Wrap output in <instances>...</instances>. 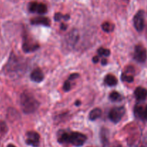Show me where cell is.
Returning <instances> with one entry per match:
<instances>
[{
	"instance_id": "6da1fadb",
	"label": "cell",
	"mask_w": 147,
	"mask_h": 147,
	"mask_svg": "<svg viewBox=\"0 0 147 147\" xmlns=\"http://www.w3.org/2000/svg\"><path fill=\"white\" fill-rule=\"evenodd\" d=\"M58 142L60 144H67L75 146H81L87 140L86 135L79 132H63L58 136Z\"/></svg>"
},
{
	"instance_id": "7a4b0ae2",
	"label": "cell",
	"mask_w": 147,
	"mask_h": 147,
	"mask_svg": "<svg viewBox=\"0 0 147 147\" xmlns=\"http://www.w3.org/2000/svg\"><path fill=\"white\" fill-rule=\"evenodd\" d=\"M20 106L24 113L30 114L37 110L40 103L32 94L27 91H24L20 96Z\"/></svg>"
},
{
	"instance_id": "3957f363",
	"label": "cell",
	"mask_w": 147,
	"mask_h": 147,
	"mask_svg": "<svg viewBox=\"0 0 147 147\" xmlns=\"http://www.w3.org/2000/svg\"><path fill=\"white\" fill-rule=\"evenodd\" d=\"M25 67L26 63L22 59L11 54L6 65V70L9 75L17 76V75L20 76L24 73L26 69Z\"/></svg>"
},
{
	"instance_id": "277c9868",
	"label": "cell",
	"mask_w": 147,
	"mask_h": 147,
	"mask_svg": "<svg viewBox=\"0 0 147 147\" xmlns=\"http://www.w3.org/2000/svg\"><path fill=\"white\" fill-rule=\"evenodd\" d=\"M125 110L123 106H120V107H115L110 111L109 113V119L113 123H117L121 120L123 116H124Z\"/></svg>"
},
{
	"instance_id": "5b68a950",
	"label": "cell",
	"mask_w": 147,
	"mask_h": 147,
	"mask_svg": "<svg viewBox=\"0 0 147 147\" xmlns=\"http://www.w3.org/2000/svg\"><path fill=\"white\" fill-rule=\"evenodd\" d=\"M39 47H40V45L27 35L23 37L22 50L24 53H32V52L36 51Z\"/></svg>"
},
{
	"instance_id": "8992f818",
	"label": "cell",
	"mask_w": 147,
	"mask_h": 147,
	"mask_svg": "<svg viewBox=\"0 0 147 147\" xmlns=\"http://www.w3.org/2000/svg\"><path fill=\"white\" fill-rule=\"evenodd\" d=\"M79 40V32L76 29H73L70 32H69L68 34L65 36V45L67 47L73 48Z\"/></svg>"
},
{
	"instance_id": "52a82bcc",
	"label": "cell",
	"mask_w": 147,
	"mask_h": 147,
	"mask_svg": "<svg viewBox=\"0 0 147 147\" xmlns=\"http://www.w3.org/2000/svg\"><path fill=\"white\" fill-rule=\"evenodd\" d=\"M134 59L139 63H144L146 60V50L142 45H137L135 47Z\"/></svg>"
},
{
	"instance_id": "ba28073f",
	"label": "cell",
	"mask_w": 147,
	"mask_h": 147,
	"mask_svg": "<svg viewBox=\"0 0 147 147\" xmlns=\"http://www.w3.org/2000/svg\"><path fill=\"white\" fill-rule=\"evenodd\" d=\"M134 24L138 32L143 30L144 27V12L143 10H140L134 17Z\"/></svg>"
},
{
	"instance_id": "9c48e42d",
	"label": "cell",
	"mask_w": 147,
	"mask_h": 147,
	"mask_svg": "<svg viewBox=\"0 0 147 147\" xmlns=\"http://www.w3.org/2000/svg\"><path fill=\"white\" fill-rule=\"evenodd\" d=\"M28 8L30 12L37 13L40 14H45L47 11V7L45 4L42 3L35 2V1L30 3Z\"/></svg>"
},
{
	"instance_id": "30bf717a",
	"label": "cell",
	"mask_w": 147,
	"mask_h": 147,
	"mask_svg": "<svg viewBox=\"0 0 147 147\" xmlns=\"http://www.w3.org/2000/svg\"><path fill=\"white\" fill-rule=\"evenodd\" d=\"M26 144L33 147H37L40 144V135L35 131H28L27 133Z\"/></svg>"
},
{
	"instance_id": "8fae6325",
	"label": "cell",
	"mask_w": 147,
	"mask_h": 147,
	"mask_svg": "<svg viewBox=\"0 0 147 147\" xmlns=\"http://www.w3.org/2000/svg\"><path fill=\"white\" fill-rule=\"evenodd\" d=\"M30 78L35 83H40L44 80V74L42 70L39 67L35 68L30 75Z\"/></svg>"
},
{
	"instance_id": "7c38bea8",
	"label": "cell",
	"mask_w": 147,
	"mask_h": 147,
	"mask_svg": "<svg viewBox=\"0 0 147 147\" xmlns=\"http://www.w3.org/2000/svg\"><path fill=\"white\" fill-rule=\"evenodd\" d=\"M31 24L34 25H44L46 27H50L51 22L47 17H37L31 20Z\"/></svg>"
},
{
	"instance_id": "4fadbf2b",
	"label": "cell",
	"mask_w": 147,
	"mask_h": 147,
	"mask_svg": "<svg viewBox=\"0 0 147 147\" xmlns=\"http://www.w3.org/2000/svg\"><path fill=\"white\" fill-rule=\"evenodd\" d=\"M134 95L138 100H144L147 97V90L142 87H138L135 90Z\"/></svg>"
},
{
	"instance_id": "5bb4252c",
	"label": "cell",
	"mask_w": 147,
	"mask_h": 147,
	"mask_svg": "<svg viewBox=\"0 0 147 147\" xmlns=\"http://www.w3.org/2000/svg\"><path fill=\"white\" fill-rule=\"evenodd\" d=\"M104 82L107 86H114L118 83V80L114 76L111 74H109L105 77Z\"/></svg>"
},
{
	"instance_id": "9a60e30c",
	"label": "cell",
	"mask_w": 147,
	"mask_h": 147,
	"mask_svg": "<svg viewBox=\"0 0 147 147\" xmlns=\"http://www.w3.org/2000/svg\"><path fill=\"white\" fill-rule=\"evenodd\" d=\"M102 115V111L100 109L98 108H96V109H93L89 113V119L90 121H95L100 118Z\"/></svg>"
},
{
	"instance_id": "2e32d148",
	"label": "cell",
	"mask_w": 147,
	"mask_h": 147,
	"mask_svg": "<svg viewBox=\"0 0 147 147\" xmlns=\"http://www.w3.org/2000/svg\"><path fill=\"white\" fill-rule=\"evenodd\" d=\"M144 111L145 109L140 105H136L134 108V113L135 116L139 119L144 120Z\"/></svg>"
},
{
	"instance_id": "e0dca14e",
	"label": "cell",
	"mask_w": 147,
	"mask_h": 147,
	"mask_svg": "<svg viewBox=\"0 0 147 147\" xmlns=\"http://www.w3.org/2000/svg\"><path fill=\"white\" fill-rule=\"evenodd\" d=\"M134 72H131L128 69L125 73H123L121 76V79L123 81H126L127 83H132L134 81V76L130 73H133Z\"/></svg>"
},
{
	"instance_id": "ac0fdd59",
	"label": "cell",
	"mask_w": 147,
	"mask_h": 147,
	"mask_svg": "<svg viewBox=\"0 0 147 147\" xmlns=\"http://www.w3.org/2000/svg\"><path fill=\"white\" fill-rule=\"evenodd\" d=\"M102 30L104 32L108 33L112 32L114 30V25L113 24H111L110 22H103L101 25Z\"/></svg>"
},
{
	"instance_id": "d6986e66",
	"label": "cell",
	"mask_w": 147,
	"mask_h": 147,
	"mask_svg": "<svg viewBox=\"0 0 147 147\" xmlns=\"http://www.w3.org/2000/svg\"><path fill=\"white\" fill-rule=\"evenodd\" d=\"M109 98H110V100L113 102L120 101V100H122V96H121L120 93H118V92L113 91L110 94Z\"/></svg>"
},
{
	"instance_id": "ffe728a7",
	"label": "cell",
	"mask_w": 147,
	"mask_h": 147,
	"mask_svg": "<svg viewBox=\"0 0 147 147\" xmlns=\"http://www.w3.org/2000/svg\"><path fill=\"white\" fill-rule=\"evenodd\" d=\"M70 19V15L68 14H63L62 13L60 12H57L55 14V17H54V20H55L56 22H60V20H64L65 21H67V20Z\"/></svg>"
},
{
	"instance_id": "44dd1931",
	"label": "cell",
	"mask_w": 147,
	"mask_h": 147,
	"mask_svg": "<svg viewBox=\"0 0 147 147\" xmlns=\"http://www.w3.org/2000/svg\"><path fill=\"white\" fill-rule=\"evenodd\" d=\"M98 54L100 56H104V57H108L110 55L111 51L109 49H105L103 47H100L98 50Z\"/></svg>"
},
{
	"instance_id": "7402d4cb",
	"label": "cell",
	"mask_w": 147,
	"mask_h": 147,
	"mask_svg": "<svg viewBox=\"0 0 147 147\" xmlns=\"http://www.w3.org/2000/svg\"><path fill=\"white\" fill-rule=\"evenodd\" d=\"M63 88L65 92L69 91V90H70V88H71V85H70V80H67L65 82L64 85H63Z\"/></svg>"
},
{
	"instance_id": "603a6c76",
	"label": "cell",
	"mask_w": 147,
	"mask_h": 147,
	"mask_svg": "<svg viewBox=\"0 0 147 147\" xmlns=\"http://www.w3.org/2000/svg\"><path fill=\"white\" fill-rule=\"evenodd\" d=\"M79 77V74L78 73H73V74L70 75L68 78V80H76Z\"/></svg>"
},
{
	"instance_id": "cb8c5ba5",
	"label": "cell",
	"mask_w": 147,
	"mask_h": 147,
	"mask_svg": "<svg viewBox=\"0 0 147 147\" xmlns=\"http://www.w3.org/2000/svg\"><path fill=\"white\" fill-rule=\"evenodd\" d=\"M98 61H99V57H98V56H95V57H93V62L94 63H98Z\"/></svg>"
},
{
	"instance_id": "d4e9b609",
	"label": "cell",
	"mask_w": 147,
	"mask_h": 147,
	"mask_svg": "<svg viewBox=\"0 0 147 147\" xmlns=\"http://www.w3.org/2000/svg\"><path fill=\"white\" fill-rule=\"evenodd\" d=\"M67 26L65 24H64V23H62L61 25H60V28H61L62 30H65L67 29Z\"/></svg>"
},
{
	"instance_id": "484cf974",
	"label": "cell",
	"mask_w": 147,
	"mask_h": 147,
	"mask_svg": "<svg viewBox=\"0 0 147 147\" xmlns=\"http://www.w3.org/2000/svg\"><path fill=\"white\" fill-rule=\"evenodd\" d=\"M107 63H108V61H107V60H106V58L102 59L101 64L103 65H107Z\"/></svg>"
},
{
	"instance_id": "4316f807",
	"label": "cell",
	"mask_w": 147,
	"mask_h": 147,
	"mask_svg": "<svg viewBox=\"0 0 147 147\" xmlns=\"http://www.w3.org/2000/svg\"><path fill=\"white\" fill-rule=\"evenodd\" d=\"M144 119H146L147 121V106L145 108V111H144Z\"/></svg>"
},
{
	"instance_id": "83f0119b",
	"label": "cell",
	"mask_w": 147,
	"mask_h": 147,
	"mask_svg": "<svg viewBox=\"0 0 147 147\" xmlns=\"http://www.w3.org/2000/svg\"><path fill=\"white\" fill-rule=\"evenodd\" d=\"M80 103H80V101H79V100H77V101H76V103H75V104H76V106H80Z\"/></svg>"
},
{
	"instance_id": "f1b7e54d",
	"label": "cell",
	"mask_w": 147,
	"mask_h": 147,
	"mask_svg": "<svg viewBox=\"0 0 147 147\" xmlns=\"http://www.w3.org/2000/svg\"><path fill=\"white\" fill-rule=\"evenodd\" d=\"M7 147H16V146H14L13 144H9L8 146H7Z\"/></svg>"
},
{
	"instance_id": "f546056e",
	"label": "cell",
	"mask_w": 147,
	"mask_h": 147,
	"mask_svg": "<svg viewBox=\"0 0 147 147\" xmlns=\"http://www.w3.org/2000/svg\"><path fill=\"white\" fill-rule=\"evenodd\" d=\"M113 147H121V145L119 144V145H115V146H113Z\"/></svg>"
}]
</instances>
